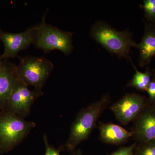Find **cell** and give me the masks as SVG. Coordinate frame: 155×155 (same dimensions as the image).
<instances>
[{
  "instance_id": "10",
  "label": "cell",
  "mask_w": 155,
  "mask_h": 155,
  "mask_svg": "<svg viewBox=\"0 0 155 155\" xmlns=\"http://www.w3.org/2000/svg\"><path fill=\"white\" fill-rule=\"evenodd\" d=\"M17 65L3 60L0 69V110H2L18 79Z\"/></svg>"
},
{
  "instance_id": "4",
  "label": "cell",
  "mask_w": 155,
  "mask_h": 155,
  "mask_svg": "<svg viewBox=\"0 0 155 155\" xmlns=\"http://www.w3.org/2000/svg\"><path fill=\"white\" fill-rule=\"evenodd\" d=\"M17 65L18 79L28 86L42 91L46 81L54 69L53 63L44 57L26 56L19 57Z\"/></svg>"
},
{
  "instance_id": "2",
  "label": "cell",
  "mask_w": 155,
  "mask_h": 155,
  "mask_svg": "<svg viewBox=\"0 0 155 155\" xmlns=\"http://www.w3.org/2000/svg\"><path fill=\"white\" fill-rule=\"evenodd\" d=\"M90 35L111 54L130 61L131 48L137 46L129 30L119 31L102 20H97L91 26Z\"/></svg>"
},
{
  "instance_id": "13",
  "label": "cell",
  "mask_w": 155,
  "mask_h": 155,
  "mask_svg": "<svg viewBox=\"0 0 155 155\" xmlns=\"http://www.w3.org/2000/svg\"><path fill=\"white\" fill-rule=\"evenodd\" d=\"M135 72L132 79L127 84L129 87H133L140 91H146L150 81V72H139L133 65Z\"/></svg>"
},
{
  "instance_id": "11",
  "label": "cell",
  "mask_w": 155,
  "mask_h": 155,
  "mask_svg": "<svg viewBox=\"0 0 155 155\" xmlns=\"http://www.w3.org/2000/svg\"><path fill=\"white\" fill-rule=\"evenodd\" d=\"M98 128L100 139L107 144L119 145L125 143L133 136L131 131L112 123L99 122Z\"/></svg>"
},
{
  "instance_id": "16",
  "label": "cell",
  "mask_w": 155,
  "mask_h": 155,
  "mask_svg": "<svg viewBox=\"0 0 155 155\" xmlns=\"http://www.w3.org/2000/svg\"><path fill=\"white\" fill-rule=\"evenodd\" d=\"M137 143H135L129 146L123 147L110 155H134L135 150Z\"/></svg>"
},
{
  "instance_id": "20",
  "label": "cell",
  "mask_w": 155,
  "mask_h": 155,
  "mask_svg": "<svg viewBox=\"0 0 155 155\" xmlns=\"http://www.w3.org/2000/svg\"><path fill=\"white\" fill-rule=\"evenodd\" d=\"M2 62L3 60H2V59H1V58H0V69H1V67H2Z\"/></svg>"
},
{
  "instance_id": "8",
  "label": "cell",
  "mask_w": 155,
  "mask_h": 155,
  "mask_svg": "<svg viewBox=\"0 0 155 155\" xmlns=\"http://www.w3.org/2000/svg\"><path fill=\"white\" fill-rule=\"evenodd\" d=\"M147 104L144 97L137 94H127L112 105L110 109L117 120L126 125L135 120Z\"/></svg>"
},
{
  "instance_id": "15",
  "label": "cell",
  "mask_w": 155,
  "mask_h": 155,
  "mask_svg": "<svg viewBox=\"0 0 155 155\" xmlns=\"http://www.w3.org/2000/svg\"><path fill=\"white\" fill-rule=\"evenodd\" d=\"M143 8L145 13L149 18L155 19V0L143 1Z\"/></svg>"
},
{
  "instance_id": "7",
  "label": "cell",
  "mask_w": 155,
  "mask_h": 155,
  "mask_svg": "<svg viewBox=\"0 0 155 155\" xmlns=\"http://www.w3.org/2000/svg\"><path fill=\"white\" fill-rule=\"evenodd\" d=\"M41 26V22L32 25L19 33H11L0 28V40L4 45V52L0 58L2 60L15 58L18 53L26 49L34 43Z\"/></svg>"
},
{
  "instance_id": "1",
  "label": "cell",
  "mask_w": 155,
  "mask_h": 155,
  "mask_svg": "<svg viewBox=\"0 0 155 155\" xmlns=\"http://www.w3.org/2000/svg\"><path fill=\"white\" fill-rule=\"evenodd\" d=\"M111 101L109 94L103 95L99 101L81 110L72 122L65 148L73 153L82 142L86 140L95 127L97 121Z\"/></svg>"
},
{
  "instance_id": "12",
  "label": "cell",
  "mask_w": 155,
  "mask_h": 155,
  "mask_svg": "<svg viewBox=\"0 0 155 155\" xmlns=\"http://www.w3.org/2000/svg\"><path fill=\"white\" fill-rule=\"evenodd\" d=\"M139 50V64L145 66L155 56V30L147 28L141 42L137 44Z\"/></svg>"
},
{
  "instance_id": "17",
  "label": "cell",
  "mask_w": 155,
  "mask_h": 155,
  "mask_svg": "<svg viewBox=\"0 0 155 155\" xmlns=\"http://www.w3.org/2000/svg\"><path fill=\"white\" fill-rule=\"evenodd\" d=\"M43 140L45 147V155H60V150L56 149L49 144L47 135L46 134H44Z\"/></svg>"
},
{
  "instance_id": "21",
  "label": "cell",
  "mask_w": 155,
  "mask_h": 155,
  "mask_svg": "<svg viewBox=\"0 0 155 155\" xmlns=\"http://www.w3.org/2000/svg\"></svg>"
},
{
  "instance_id": "3",
  "label": "cell",
  "mask_w": 155,
  "mask_h": 155,
  "mask_svg": "<svg viewBox=\"0 0 155 155\" xmlns=\"http://www.w3.org/2000/svg\"><path fill=\"white\" fill-rule=\"evenodd\" d=\"M35 126V122L5 110L0 113V154H3L19 144Z\"/></svg>"
},
{
  "instance_id": "5",
  "label": "cell",
  "mask_w": 155,
  "mask_h": 155,
  "mask_svg": "<svg viewBox=\"0 0 155 155\" xmlns=\"http://www.w3.org/2000/svg\"><path fill=\"white\" fill-rule=\"evenodd\" d=\"M46 14V12L41 22V26L34 45L45 54L58 50L65 55H69L73 50L72 32L47 24L45 22Z\"/></svg>"
},
{
  "instance_id": "19",
  "label": "cell",
  "mask_w": 155,
  "mask_h": 155,
  "mask_svg": "<svg viewBox=\"0 0 155 155\" xmlns=\"http://www.w3.org/2000/svg\"><path fill=\"white\" fill-rule=\"evenodd\" d=\"M74 153L75 155H83L81 151L80 150H78L76 152L74 151Z\"/></svg>"
},
{
  "instance_id": "14",
  "label": "cell",
  "mask_w": 155,
  "mask_h": 155,
  "mask_svg": "<svg viewBox=\"0 0 155 155\" xmlns=\"http://www.w3.org/2000/svg\"><path fill=\"white\" fill-rule=\"evenodd\" d=\"M134 155H155V140L137 144Z\"/></svg>"
},
{
  "instance_id": "9",
  "label": "cell",
  "mask_w": 155,
  "mask_h": 155,
  "mask_svg": "<svg viewBox=\"0 0 155 155\" xmlns=\"http://www.w3.org/2000/svg\"><path fill=\"white\" fill-rule=\"evenodd\" d=\"M134 121L132 137L138 144L155 140V104H147Z\"/></svg>"
},
{
  "instance_id": "6",
  "label": "cell",
  "mask_w": 155,
  "mask_h": 155,
  "mask_svg": "<svg viewBox=\"0 0 155 155\" xmlns=\"http://www.w3.org/2000/svg\"><path fill=\"white\" fill-rule=\"evenodd\" d=\"M43 94L42 91L30 90L28 85L18 78L2 110L25 119L30 114L35 100Z\"/></svg>"
},
{
  "instance_id": "18",
  "label": "cell",
  "mask_w": 155,
  "mask_h": 155,
  "mask_svg": "<svg viewBox=\"0 0 155 155\" xmlns=\"http://www.w3.org/2000/svg\"><path fill=\"white\" fill-rule=\"evenodd\" d=\"M151 103L154 104L155 103V81H151L146 90Z\"/></svg>"
}]
</instances>
